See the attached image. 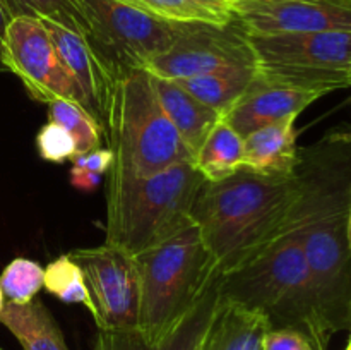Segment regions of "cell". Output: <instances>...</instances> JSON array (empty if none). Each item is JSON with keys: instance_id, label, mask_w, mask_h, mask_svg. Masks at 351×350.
Returning a JSON list of instances; mask_svg holds the SVG:
<instances>
[{"instance_id": "obj_34", "label": "cell", "mask_w": 351, "mask_h": 350, "mask_svg": "<svg viewBox=\"0 0 351 350\" xmlns=\"http://www.w3.org/2000/svg\"><path fill=\"white\" fill-rule=\"evenodd\" d=\"M297 350H314V349H312L311 345H307V347H302V349H297Z\"/></svg>"}, {"instance_id": "obj_8", "label": "cell", "mask_w": 351, "mask_h": 350, "mask_svg": "<svg viewBox=\"0 0 351 350\" xmlns=\"http://www.w3.org/2000/svg\"><path fill=\"white\" fill-rule=\"evenodd\" d=\"M232 65H257L249 34L237 19L228 24L178 23L170 50L154 57L144 71L180 81Z\"/></svg>"}, {"instance_id": "obj_25", "label": "cell", "mask_w": 351, "mask_h": 350, "mask_svg": "<svg viewBox=\"0 0 351 350\" xmlns=\"http://www.w3.org/2000/svg\"><path fill=\"white\" fill-rule=\"evenodd\" d=\"M26 16L51 21L79 33L91 43V21L84 0H14Z\"/></svg>"}, {"instance_id": "obj_28", "label": "cell", "mask_w": 351, "mask_h": 350, "mask_svg": "<svg viewBox=\"0 0 351 350\" xmlns=\"http://www.w3.org/2000/svg\"><path fill=\"white\" fill-rule=\"evenodd\" d=\"M113 161H115V153L110 148H96V150L82 154V156L74 158L72 163L86 168V170L93 172V174L105 175L110 172Z\"/></svg>"}, {"instance_id": "obj_26", "label": "cell", "mask_w": 351, "mask_h": 350, "mask_svg": "<svg viewBox=\"0 0 351 350\" xmlns=\"http://www.w3.org/2000/svg\"><path fill=\"white\" fill-rule=\"evenodd\" d=\"M45 268L27 257H16L3 268L0 275V288L7 302L27 304L34 301L43 288Z\"/></svg>"}, {"instance_id": "obj_4", "label": "cell", "mask_w": 351, "mask_h": 350, "mask_svg": "<svg viewBox=\"0 0 351 350\" xmlns=\"http://www.w3.org/2000/svg\"><path fill=\"white\" fill-rule=\"evenodd\" d=\"M204 182L194 161L153 175H136L112 165L105 244L137 256L175 235L192 222V205Z\"/></svg>"}, {"instance_id": "obj_36", "label": "cell", "mask_w": 351, "mask_h": 350, "mask_svg": "<svg viewBox=\"0 0 351 350\" xmlns=\"http://www.w3.org/2000/svg\"><path fill=\"white\" fill-rule=\"evenodd\" d=\"M228 3H233V2H239V0H226Z\"/></svg>"}, {"instance_id": "obj_23", "label": "cell", "mask_w": 351, "mask_h": 350, "mask_svg": "<svg viewBox=\"0 0 351 350\" xmlns=\"http://www.w3.org/2000/svg\"><path fill=\"white\" fill-rule=\"evenodd\" d=\"M48 120L57 122L67 130L75 143V156L101 148V127L79 103L69 100H55L48 103Z\"/></svg>"}, {"instance_id": "obj_32", "label": "cell", "mask_w": 351, "mask_h": 350, "mask_svg": "<svg viewBox=\"0 0 351 350\" xmlns=\"http://www.w3.org/2000/svg\"><path fill=\"white\" fill-rule=\"evenodd\" d=\"M346 233H348V246L351 250V202H350V209H348V223H346Z\"/></svg>"}, {"instance_id": "obj_29", "label": "cell", "mask_w": 351, "mask_h": 350, "mask_svg": "<svg viewBox=\"0 0 351 350\" xmlns=\"http://www.w3.org/2000/svg\"><path fill=\"white\" fill-rule=\"evenodd\" d=\"M103 175L98 174H93V172L86 170V168L77 167V165H72V170H71V184L74 185L75 189L79 191H95L96 187L99 185L101 182Z\"/></svg>"}, {"instance_id": "obj_18", "label": "cell", "mask_w": 351, "mask_h": 350, "mask_svg": "<svg viewBox=\"0 0 351 350\" xmlns=\"http://www.w3.org/2000/svg\"><path fill=\"white\" fill-rule=\"evenodd\" d=\"M154 88L165 113L180 134L185 146L195 156L208 134L223 117L211 106L192 96L177 81L154 78Z\"/></svg>"}, {"instance_id": "obj_10", "label": "cell", "mask_w": 351, "mask_h": 350, "mask_svg": "<svg viewBox=\"0 0 351 350\" xmlns=\"http://www.w3.org/2000/svg\"><path fill=\"white\" fill-rule=\"evenodd\" d=\"M0 64L21 79L27 95L36 102L48 105L55 100H69L82 106L81 95L40 17L23 14L7 24Z\"/></svg>"}, {"instance_id": "obj_9", "label": "cell", "mask_w": 351, "mask_h": 350, "mask_svg": "<svg viewBox=\"0 0 351 350\" xmlns=\"http://www.w3.org/2000/svg\"><path fill=\"white\" fill-rule=\"evenodd\" d=\"M69 256L81 268L99 331H136L141 301L136 257L108 244L74 249Z\"/></svg>"}, {"instance_id": "obj_1", "label": "cell", "mask_w": 351, "mask_h": 350, "mask_svg": "<svg viewBox=\"0 0 351 350\" xmlns=\"http://www.w3.org/2000/svg\"><path fill=\"white\" fill-rule=\"evenodd\" d=\"M300 225L315 309L326 338L351 328V143L331 134L300 150Z\"/></svg>"}, {"instance_id": "obj_3", "label": "cell", "mask_w": 351, "mask_h": 350, "mask_svg": "<svg viewBox=\"0 0 351 350\" xmlns=\"http://www.w3.org/2000/svg\"><path fill=\"white\" fill-rule=\"evenodd\" d=\"M218 290L223 299L264 312L271 329H295L314 350L328 347L302 244L300 201L287 229L266 249L232 273L219 275Z\"/></svg>"}, {"instance_id": "obj_30", "label": "cell", "mask_w": 351, "mask_h": 350, "mask_svg": "<svg viewBox=\"0 0 351 350\" xmlns=\"http://www.w3.org/2000/svg\"><path fill=\"white\" fill-rule=\"evenodd\" d=\"M16 16H23L17 3L14 0H0V55H2V43L5 27Z\"/></svg>"}, {"instance_id": "obj_33", "label": "cell", "mask_w": 351, "mask_h": 350, "mask_svg": "<svg viewBox=\"0 0 351 350\" xmlns=\"http://www.w3.org/2000/svg\"><path fill=\"white\" fill-rule=\"evenodd\" d=\"M5 295H3V292H2V288H0V312H2V309H3V305H5Z\"/></svg>"}, {"instance_id": "obj_19", "label": "cell", "mask_w": 351, "mask_h": 350, "mask_svg": "<svg viewBox=\"0 0 351 350\" xmlns=\"http://www.w3.org/2000/svg\"><path fill=\"white\" fill-rule=\"evenodd\" d=\"M0 323L16 336L23 350H71L51 312L36 299L27 304L5 302Z\"/></svg>"}, {"instance_id": "obj_14", "label": "cell", "mask_w": 351, "mask_h": 350, "mask_svg": "<svg viewBox=\"0 0 351 350\" xmlns=\"http://www.w3.org/2000/svg\"><path fill=\"white\" fill-rule=\"evenodd\" d=\"M322 95L293 86L280 84L257 74L252 84L230 108L223 120L230 124L242 137L269 124L288 117H298L307 106Z\"/></svg>"}, {"instance_id": "obj_35", "label": "cell", "mask_w": 351, "mask_h": 350, "mask_svg": "<svg viewBox=\"0 0 351 350\" xmlns=\"http://www.w3.org/2000/svg\"><path fill=\"white\" fill-rule=\"evenodd\" d=\"M346 350H351V336H350V342H348V347H346Z\"/></svg>"}, {"instance_id": "obj_24", "label": "cell", "mask_w": 351, "mask_h": 350, "mask_svg": "<svg viewBox=\"0 0 351 350\" xmlns=\"http://www.w3.org/2000/svg\"><path fill=\"white\" fill-rule=\"evenodd\" d=\"M43 287L65 304H81L95 316V305L89 297L81 268L69 254H62L45 268Z\"/></svg>"}, {"instance_id": "obj_11", "label": "cell", "mask_w": 351, "mask_h": 350, "mask_svg": "<svg viewBox=\"0 0 351 350\" xmlns=\"http://www.w3.org/2000/svg\"><path fill=\"white\" fill-rule=\"evenodd\" d=\"M232 12L249 34L351 33V3L343 0H239Z\"/></svg>"}, {"instance_id": "obj_12", "label": "cell", "mask_w": 351, "mask_h": 350, "mask_svg": "<svg viewBox=\"0 0 351 350\" xmlns=\"http://www.w3.org/2000/svg\"><path fill=\"white\" fill-rule=\"evenodd\" d=\"M51 41L55 45L58 57L64 64L65 71L74 81L82 106L89 115L105 129L106 112H108L110 98L115 88L117 78L122 71H117L84 36L67 30L57 23L43 19Z\"/></svg>"}, {"instance_id": "obj_13", "label": "cell", "mask_w": 351, "mask_h": 350, "mask_svg": "<svg viewBox=\"0 0 351 350\" xmlns=\"http://www.w3.org/2000/svg\"><path fill=\"white\" fill-rule=\"evenodd\" d=\"M249 41L261 67L351 69V33L249 34Z\"/></svg>"}, {"instance_id": "obj_15", "label": "cell", "mask_w": 351, "mask_h": 350, "mask_svg": "<svg viewBox=\"0 0 351 350\" xmlns=\"http://www.w3.org/2000/svg\"><path fill=\"white\" fill-rule=\"evenodd\" d=\"M297 119L288 117L247 134L243 137L242 170L267 177H293L300 163Z\"/></svg>"}, {"instance_id": "obj_6", "label": "cell", "mask_w": 351, "mask_h": 350, "mask_svg": "<svg viewBox=\"0 0 351 350\" xmlns=\"http://www.w3.org/2000/svg\"><path fill=\"white\" fill-rule=\"evenodd\" d=\"M103 132L115 153L113 165L130 174L153 175L194 161L158 100L154 75L144 69H125L119 74Z\"/></svg>"}, {"instance_id": "obj_21", "label": "cell", "mask_w": 351, "mask_h": 350, "mask_svg": "<svg viewBox=\"0 0 351 350\" xmlns=\"http://www.w3.org/2000/svg\"><path fill=\"white\" fill-rule=\"evenodd\" d=\"M194 165L206 182L232 177L243 165V137L226 120H219L194 156Z\"/></svg>"}, {"instance_id": "obj_22", "label": "cell", "mask_w": 351, "mask_h": 350, "mask_svg": "<svg viewBox=\"0 0 351 350\" xmlns=\"http://www.w3.org/2000/svg\"><path fill=\"white\" fill-rule=\"evenodd\" d=\"M171 23L228 24L235 19L226 0H119Z\"/></svg>"}, {"instance_id": "obj_7", "label": "cell", "mask_w": 351, "mask_h": 350, "mask_svg": "<svg viewBox=\"0 0 351 350\" xmlns=\"http://www.w3.org/2000/svg\"><path fill=\"white\" fill-rule=\"evenodd\" d=\"M91 21V45L117 69H146L170 50L178 23L160 19L119 0H84Z\"/></svg>"}, {"instance_id": "obj_20", "label": "cell", "mask_w": 351, "mask_h": 350, "mask_svg": "<svg viewBox=\"0 0 351 350\" xmlns=\"http://www.w3.org/2000/svg\"><path fill=\"white\" fill-rule=\"evenodd\" d=\"M257 75V65H232L177 81L192 96L225 117Z\"/></svg>"}, {"instance_id": "obj_38", "label": "cell", "mask_w": 351, "mask_h": 350, "mask_svg": "<svg viewBox=\"0 0 351 350\" xmlns=\"http://www.w3.org/2000/svg\"><path fill=\"white\" fill-rule=\"evenodd\" d=\"M96 350H103V349H96Z\"/></svg>"}, {"instance_id": "obj_31", "label": "cell", "mask_w": 351, "mask_h": 350, "mask_svg": "<svg viewBox=\"0 0 351 350\" xmlns=\"http://www.w3.org/2000/svg\"><path fill=\"white\" fill-rule=\"evenodd\" d=\"M331 136L335 137V139H339V141H346V143H351V129H345V130H335V132H331Z\"/></svg>"}, {"instance_id": "obj_5", "label": "cell", "mask_w": 351, "mask_h": 350, "mask_svg": "<svg viewBox=\"0 0 351 350\" xmlns=\"http://www.w3.org/2000/svg\"><path fill=\"white\" fill-rule=\"evenodd\" d=\"M134 257L141 290L136 333L158 345L191 314L219 271L194 222Z\"/></svg>"}, {"instance_id": "obj_37", "label": "cell", "mask_w": 351, "mask_h": 350, "mask_svg": "<svg viewBox=\"0 0 351 350\" xmlns=\"http://www.w3.org/2000/svg\"><path fill=\"white\" fill-rule=\"evenodd\" d=\"M343 2H348V3H351V0H343Z\"/></svg>"}, {"instance_id": "obj_27", "label": "cell", "mask_w": 351, "mask_h": 350, "mask_svg": "<svg viewBox=\"0 0 351 350\" xmlns=\"http://www.w3.org/2000/svg\"><path fill=\"white\" fill-rule=\"evenodd\" d=\"M36 148L41 160L50 163H64L74 160L75 143L71 134L57 122L48 120L36 134Z\"/></svg>"}, {"instance_id": "obj_2", "label": "cell", "mask_w": 351, "mask_h": 350, "mask_svg": "<svg viewBox=\"0 0 351 350\" xmlns=\"http://www.w3.org/2000/svg\"><path fill=\"white\" fill-rule=\"evenodd\" d=\"M300 180L239 170L219 182H204L191 218L215 257L219 275H228L266 249L290 223L300 201Z\"/></svg>"}, {"instance_id": "obj_17", "label": "cell", "mask_w": 351, "mask_h": 350, "mask_svg": "<svg viewBox=\"0 0 351 350\" xmlns=\"http://www.w3.org/2000/svg\"><path fill=\"white\" fill-rule=\"evenodd\" d=\"M219 280V277H218ZM218 280L204 292L191 314L170 336L158 345H147L136 331H101L98 349L103 350H199L201 340L219 304Z\"/></svg>"}, {"instance_id": "obj_16", "label": "cell", "mask_w": 351, "mask_h": 350, "mask_svg": "<svg viewBox=\"0 0 351 350\" xmlns=\"http://www.w3.org/2000/svg\"><path fill=\"white\" fill-rule=\"evenodd\" d=\"M269 319L257 309L223 299L201 340L199 350H263Z\"/></svg>"}]
</instances>
